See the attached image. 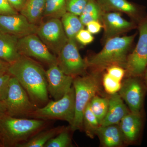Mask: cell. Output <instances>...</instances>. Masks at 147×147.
Masks as SVG:
<instances>
[{
    "instance_id": "cell-9",
    "label": "cell",
    "mask_w": 147,
    "mask_h": 147,
    "mask_svg": "<svg viewBox=\"0 0 147 147\" xmlns=\"http://www.w3.org/2000/svg\"><path fill=\"white\" fill-rule=\"evenodd\" d=\"M147 86L143 76H126L121 82L118 93L126 103L129 111L143 113Z\"/></svg>"
},
{
    "instance_id": "cell-3",
    "label": "cell",
    "mask_w": 147,
    "mask_h": 147,
    "mask_svg": "<svg viewBox=\"0 0 147 147\" xmlns=\"http://www.w3.org/2000/svg\"><path fill=\"white\" fill-rule=\"evenodd\" d=\"M137 33L117 36L105 42L102 50L86 59L88 67L102 71L109 67L118 65L125 69L127 59Z\"/></svg>"
},
{
    "instance_id": "cell-7",
    "label": "cell",
    "mask_w": 147,
    "mask_h": 147,
    "mask_svg": "<svg viewBox=\"0 0 147 147\" xmlns=\"http://www.w3.org/2000/svg\"><path fill=\"white\" fill-rule=\"evenodd\" d=\"M139 38L134 50L127 59L126 76H143L147 65V14L137 24Z\"/></svg>"
},
{
    "instance_id": "cell-30",
    "label": "cell",
    "mask_w": 147,
    "mask_h": 147,
    "mask_svg": "<svg viewBox=\"0 0 147 147\" xmlns=\"http://www.w3.org/2000/svg\"><path fill=\"white\" fill-rule=\"evenodd\" d=\"M106 72L113 78L120 82H122L125 76V69L118 65H112L106 69Z\"/></svg>"
},
{
    "instance_id": "cell-12",
    "label": "cell",
    "mask_w": 147,
    "mask_h": 147,
    "mask_svg": "<svg viewBox=\"0 0 147 147\" xmlns=\"http://www.w3.org/2000/svg\"><path fill=\"white\" fill-rule=\"evenodd\" d=\"M121 13L115 11L104 12L101 19L104 29L102 44L107 40L119 36L124 33L137 28V24L134 21H129L123 18Z\"/></svg>"
},
{
    "instance_id": "cell-2",
    "label": "cell",
    "mask_w": 147,
    "mask_h": 147,
    "mask_svg": "<svg viewBox=\"0 0 147 147\" xmlns=\"http://www.w3.org/2000/svg\"><path fill=\"white\" fill-rule=\"evenodd\" d=\"M47 121L18 118L7 114L0 116V146L18 147L47 128Z\"/></svg>"
},
{
    "instance_id": "cell-32",
    "label": "cell",
    "mask_w": 147,
    "mask_h": 147,
    "mask_svg": "<svg viewBox=\"0 0 147 147\" xmlns=\"http://www.w3.org/2000/svg\"><path fill=\"white\" fill-rule=\"evenodd\" d=\"M75 39L82 45H86L90 44L94 41V37L88 30L84 28L77 34Z\"/></svg>"
},
{
    "instance_id": "cell-23",
    "label": "cell",
    "mask_w": 147,
    "mask_h": 147,
    "mask_svg": "<svg viewBox=\"0 0 147 147\" xmlns=\"http://www.w3.org/2000/svg\"><path fill=\"white\" fill-rule=\"evenodd\" d=\"M104 12L97 0H90L79 17L82 24L86 26L92 21H99L101 23Z\"/></svg>"
},
{
    "instance_id": "cell-6",
    "label": "cell",
    "mask_w": 147,
    "mask_h": 147,
    "mask_svg": "<svg viewBox=\"0 0 147 147\" xmlns=\"http://www.w3.org/2000/svg\"><path fill=\"white\" fill-rule=\"evenodd\" d=\"M3 102L6 114L15 117L30 118L38 108L18 80L12 76L9 79L7 95Z\"/></svg>"
},
{
    "instance_id": "cell-33",
    "label": "cell",
    "mask_w": 147,
    "mask_h": 147,
    "mask_svg": "<svg viewBox=\"0 0 147 147\" xmlns=\"http://www.w3.org/2000/svg\"><path fill=\"white\" fill-rule=\"evenodd\" d=\"M18 13L7 0H0V15H12Z\"/></svg>"
},
{
    "instance_id": "cell-35",
    "label": "cell",
    "mask_w": 147,
    "mask_h": 147,
    "mask_svg": "<svg viewBox=\"0 0 147 147\" xmlns=\"http://www.w3.org/2000/svg\"><path fill=\"white\" fill-rule=\"evenodd\" d=\"M11 5L17 11H20L24 8L27 0H7Z\"/></svg>"
},
{
    "instance_id": "cell-19",
    "label": "cell",
    "mask_w": 147,
    "mask_h": 147,
    "mask_svg": "<svg viewBox=\"0 0 147 147\" xmlns=\"http://www.w3.org/2000/svg\"><path fill=\"white\" fill-rule=\"evenodd\" d=\"M18 38L14 36L0 32V59L11 64L21 57Z\"/></svg>"
},
{
    "instance_id": "cell-13",
    "label": "cell",
    "mask_w": 147,
    "mask_h": 147,
    "mask_svg": "<svg viewBox=\"0 0 147 147\" xmlns=\"http://www.w3.org/2000/svg\"><path fill=\"white\" fill-rule=\"evenodd\" d=\"M38 26L30 23L21 13L0 15V32L14 36L18 38L36 34Z\"/></svg>"
},
{
    "instance_id": "cell-20",
    "label": "cell",
    "mask_w": 147,
    "mask_h": 147,
    "mask_svg": "<svg viewBox=\"0 0 147 147\" xmlns=\"http://www.w3.org/2000/svg\"><path fill=\"white\" fill-rule=\"evenodd\" d=\"M46 0H27L21 13L30 23L37 25L43 17Z\"/></svg>"
},
{
    "instance_id": "cell-1",
    "label": "cell",
    "mask_w": 147,
    "mask_h": 147,
    "mask_svg": "<svg viewBox=\"0 0 147 147\" xmlns=\"http://www.w3.org/2000/svg\"><path fill=\"white\" fill-rule=\"evenodd\" d=\"M8 73L18 80L38 108L49 102L46 71L37 61L21 55L9 65Z\"/></svg>"
},
{
    "instance_id": "cell-37",
    "label": "cell",
    "mask_w": 147,
    "mask_h": 147,
    "mask_svg": "<svg viewBox=\"0 0 147 147\" xmlns=\"http://www.w3.org/2000/svg\"><path fill=\"white\" fill-rule=\"evenodd\" d=\"M6 114V110L4 103L0 100V116Z\"/></svg>"
},
{
    "instance_id": "cell-5",
    "label": "cell",
    "mask_w": 147,
    "mask_h": 147,
    "mask_svg": "<svg viewBox=\"0 0 147 147\" xmlns=\"http://www.w3.org/2000/svg\"><path fill=\"white\" fill-rule=\"evenodd\" d=\"M75 116V91L72 86L64 96L58 100L49 101L44 106L38 108L30 118L43 120H61L67 122L71 126Z\"/></svg>"
},
{
    "instance_id": "cell-10",
    "label": "cell",
    "mask_w": 147,
    "mask_h": 147,
    "mask_svg": "<svg viewBox=\"0 0 147 147\" xmlns=\"http://www.w3.org/2000/svg\"><path fill=\"white\" fill-rule=\"evenodd\" d=\"M36 35L54 55L58 56L68 41L61 19L52 18L38 26Z\"/></svg>"
},
{
    "instance_id": "cell-22",
    "label": "cell",
    "mask_w": 147,
    "mask_h": 147,
    "mask_svg": "<svg viewBox=\"0 0 147 147\" xmlns=\"http://www.w3.org/2000/svg\"><path fill=\"white\" fill-rule=\"evenodd\" d=\"M64 30L68 39H75L76 35L85 26L79 16L67 12L61 18Z\"/></svg>"
},
{
    "instance_id": "cell-29",
    "label": "cell",
    "mask_w": 147,
    "mask_h": 147,
    "mask_svg": "<svg viewBox=\"0 0 147 147\" xmlns=\"http://www.w3.org/2000/svg\"><path fill=\"white\" fill-rule=\"evenodd\" d=\"M90 0H66V8L67 12L77 16L81 15Z\"/></svg>"
},
{
    "instance_id": "cell-27",
    "label": "cell",
    "mask_w": 147,
    "mask_h": 147,
    "mask_svg": "<svg viewBox=\"0 0 147 147\" xmlns=\"http://www.w3.org/2000/svg\"><path fill=\"white\" fill-rule=\"evenodd\" d=\"M70 125L65 127L62 131L58 135L49 140L44 147H72V139Z\"/></svg>"
},
{
    "instance_id": "cell-38",
    "label": "cell",
    "mask_w": 147,
    "mask_h": 147,
    "mask_svg": "<svg viewBox=\"0 0 147 147\" xmlns=\"http://www.w3.org/2000/svg\"><path fill=\"white\" fill-rule=\"evenodd\" d=\"M143 77L145 84H146L147 86V65L146 67V69H145L144 73V75H143Z\"/></svg>"
},
{
    "instance_id": "cell-36",
    "label": "cell",
    "mask_w": 147,
    "mask_h": 147,
    "mask_svg": "<svg viewBox=\"0 0 147 147\" xmlns=\"http://www.w3.org/2000/svg\"><path fill=\"white\" fill-rule=\"evenodd\" d=\"M10 64L0 59V75L8 73V68Z\"/></svg>"
},
{
    "instance_id": "cell-15",
    "label": "cell",
    "mask_w": 147,
    "mask_h": 147,
    "mask_svg": "<svg viewBox=\"0 0 147 147\" xmlns=\"http://www.w3.org/2000/svg\"><path fill=\"white\" fill-rule=\"evenodd\" d=\"M143 113L130 112L119 124L125 145H134L139 142L143 129Z\"/></svg>"
},
{
    "instance_id": "cell-28",
    "label": "cell",
    "mask_w": 147,
    "mask_h": 147,
    "mask_svg": "<svg viewBox=\"0 0 147 147\" xmlns=\"http://www.w3.org/2000/svg\"><path fill=\"white\" fill-rule=\"evenodd\" d=\"M102 83L105 91L110 95L118 93L121 87V82L114 79L107 72L102 76Z\"/></svg>"
},
{
    "instance_id": "cell-26",
    "label": "cell",
    "mask_w": 147,
    "mask_h": 147,
    "mask_svg": "<svg viewBox=\"0 0 147 147\" xmlns=\"http://www.w3.org/2000/svg\"><path fill=\"white\" fill-rule=\"evenodd\" d=\"M89 103L92 111L101 124L108 112V98L100 97L96 95L92 98Z\"/></svg>"
},
{
    "instance_id": "cell-21",
    "label": "cell",
    "mask_w": 147,
    "mask_h": 147,
    "mask_svg": "<svg viewBox=\"0 0 147 147\" xmlns=\"http://www.w3.org/2000/svg\"><path fill=\"white\" fill-rule=\"evenodd\" d=\"M65 127L59 126L48 129L45 128L18 147H44L49 140L58 135Z\"/></svg>"
},
{
    "instance_id": "cell-16",
    "label": "cell",
    "mask_w": 147,
    "mask_h": 147,
    "mask_svg": "<svg viewBox=\"0 0 147 147\" xmlns=\"http://www.w3.org/2000/svg\"><path fill=\"white\" fill-rule=\"evenodd\" d=\"M104 12L124 13L137 24L145 16L141 7L127 0H97Z\"/></svg>"
},
{
    "instance_id": "cell-31",
    "label": "cell",
    "mask_w": 147,
    "mask_h": 147,
    "mask_svg": "<svg viewBox=\"0 0 147 147\" xmlns=\"http://www.w3.org/2000/svg\"><path fill=\"white\" fill-rule=\"evenodd\" d=\"M11 76L9 73L0 75V100L3 102L7 95L9 79Z\"/></svg>"
},
{
    "instance_id": "cell-4",
    "label": "cell",
    "mask_w": 147,
    "mask_h": 147,
    "mask_svg": "<svg viewBox=\"0 0 147 147\" xmlns=\"http://www.w3.org/2000/svg\"><path fill=\"white\" fill-rule=\"evenodd\" d=\"M101 71L94 70L91 73L74 78L72 86L75 91V116L72 125L73 131L83 130L84 110L92 98L100 89Z\"/></svg>"
},
{
    "instance_id": "cell-25",
    "label": "cell",
    "mask_w": 147,
    "mask_h": 147,
    "mask_svg": "<svg viewBox=\"0 0 147 147\" xmlns=\"http://www.w3.org/2000/svg\"><path fill=\"white\" fill-rule=\"evenodd\" d=\"M83 130L88 137L93 139L96 135L98 129L100 126L98 120L93 113L90 103L87 105L83 116Z\"/></svg>"
},
{
    "instance_id": "cell-34",
    "label": "cell",
    "mask_w": 147,
    "mask_h": 147,
    "mask_svg": "<svg viewBox=\"0 0 147 147\" xmlns=\"http://www.w3.org/2000/svg\"><path fill=\"white\" fill-rule=\"evenodd\" d=\"M87 30L92 34H97L103 28L102 24L99 21H92L86 26Z\"/></svg>"
},
{
    "instance_id": "cell-17",
    "label": "cell",
    "mask_w": 147,
    "mask_h": 147,
    "mask_svg": "<svg viewBox=\"0 0 147 147\" xmlns=\"http://www.w3.org/2000/svg\"><path fill=\"white\" fill-rule=\"evenodd\" d=\"M108 112L100 125L119 124L121 120L130 112L118 93L110 95Z\"/></svg>"
},
{
    "instance_id": "cell-24",
    "label": "cell",
    "mask_w": 147,
    "mask_h": 147,
    "mask_svg": "<svg viewBox=\"0 0 147 147\" xmlns=\"http://www.w3.org/2000/svg\"><path fill=\"white\" fill-rule=\"evenodd\" d=\"M67 12L66 0H46L43 17L61 19Z\"/></svg>"
},
{
    "instance_id": "cell-14",
    "label": "cell",
    "mask_w": 147,
    "mask_h": 147,
    "mask_svg": "<svg viewBox=\"0 0 147 147\" xmlns=\"http://www.w3.org/2000/svg\"><path fill=\"white\" fill-rule=\"evenodd\" d=\"M46 75L48 93L55 100L62 98L72 86L73 77L64 73L57 64L49 67Z\"/></svg>"
},
{
    "instance_id": "cell-8",
    "label": "cell",
    "mask_w": 147,
    "mask_h": 147,
    "mask_svg": "<svg viewBox=\"0 0 147 147\" xmlns=\"http://www.w3.org/2000/svg\"><path fill=\"white\" fill-rule=\"evenodd\" d=\"M57 58L58 66L66 75L74 78L87 74L88 66L79 53L76 40L68 39Z\"/></svg>"
},
{
    "instance_id": "cell-11",
    "label": "cell",
    "mask_w": 147,
    "mask_h": 147,
    "mask_svg": "<svg viewBox=\"0 0 147 147\" xmlns=\"http://www.w3.org/2000/svg\"><path fill=\"white\" fill-rule=\"evenodd\" d=\"M18 47L22 55L34 59L49 66L57 64V58L52 53L36 34L18 38Z\"/></svg>"
},
{
    "instance_id": "cell-18",
    "label": "cell",
    "mask_w": 147,
    "mask_h": 147,
    "mask_svg": "<svg viewBox=\"0 0 147 147\" xmlns=\"http://www.w3.org/2000/svg\"><path fill=\"white\" fill-rule=\"evenodd\" d=\"M96 135L102 147H121L126 145L119 124L100 125L96 131Z\"/></svg>"
}]
</instances>
